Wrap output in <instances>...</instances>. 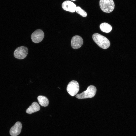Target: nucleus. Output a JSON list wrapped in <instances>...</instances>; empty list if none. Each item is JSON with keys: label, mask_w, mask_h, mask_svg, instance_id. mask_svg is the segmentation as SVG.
Masks as SVG:
<instances>
[{"label": "nucleus", "mask_w": 136, "mask_h": 136, "mask_svg": "<svg viewBox=\"0 0 136 136\" xmlns=\"http://www.w3.org/2000/svg\"><path fill=\"white\" fill-rule=\"evenodd\" d=\"M92 38L94 41L100 47L106 49L110 46V43L106 37L98 33L94 34Z\"/></svg>", "instance_id": "1"}, {"label": "nucleus", "mask_w": 136, "mask_h": 136, "mask_svg": "<svg viewBox=\"0 0 136 136\" xmlns=\"http://www.w3.org/2000/svg\"><path fill=\"white\" fill-rule=\"evenodd\" d=\"M96 91V87L93 85L89 86L87 90L82 93L77 94L76 97L79 99L92 98L95 95Z\"/></svg>", "instance_id": "2"}, {"label": "nucleus", "mask_w": 136, "mask_h": 136, "mask_svg": "<svg viewBox=\"0 0 136 136\" xmlns=\"http://www.w3.org/2000/svg\"><path fill=\"white\" fill-rule=\"evenodd\" d=\"M99 4L101 10L106 13L111 12L115 7L114 3L113 0H100Z\"/></svg>", "instance_id": "3"}, {"label": "nucleus", "mask_w": 136, "mask_h": 136, "mask_svg": "<svg viewBox=\"0 0 136 136\" xmlns=\"http://www.w3.org/2000/svg\"><path fill=\"white\" fill-rule=\"evenodd\" d=\"M79 90V83L75 80L71 81L67 85L66 88L68 93L72 96H74L76 94Z\"/></svg>", "instance_id": "4"}, {"label": "nucleus", "mask_w": 136, "mask_h": 136, "mask_svg": "<svg viewBox=\"0 0 136 136\" xmlns=\"http://www.w3.org/2000/svg\"><path fill=\"white\" fill-rule=\"evenodd\" d=\"M28 53L27 48L26 47L22 46L18 47L15 50L14 55L15 58L21 59L25 58Z\"/></svg>", "instance_id": "5"}, {"label": "nucleus", "mask_w": 136, "mask_h": 136, "mask_svg": "<svg viewBox=\"0 0 136 136\" xmlns=\"http://www.w3.org/2000/svg\"><path fill=\"white\" fill-rule=\"evenodd\" d=\"M44 37V33L41 29H38L35 31L31 34V38L32 41L35 43L41 42Z\"/></svg>", "instance_id": "6"}, {"label": "nucleus", "mask_w": 136, "mask_h": 136, "mask_svg": "<svg viewBox=\"0 0 136 136\" xmlns=\"http://www.w3.org/2000/svg\"><path fill=\"white\" fill-rule=\"evenodd\" d=\"M83 43L82 38L80 36L76 35L72 37L71 40V45L74 49H77L81 47Z\"/></svg>", "instance_id": "7"}, {"label": "nucleus", "mask_w": 136, "mask_h": 136, "mask_svg": "<svg viewBox=\"0 0 136 136\" xmlns=\"http://www.w3.org/2000/svg\"><path fill=\"white\" fill-rule=\"evenodd\" d=\"M62 7L65 10L72 13L75 12L77 7L74 3L70 1H66L63 2L62 4Z\"/></svg>", "instance_id": "8"}, {"label": "nucleus", "mask_w": 136, "mask_h": 136, "mask_svg": "<svg viewBox=\"0 0 136 136\" xmlns=\"http://www.w3.org/2000/svg\"><path fill=\"white\" fill-rule=\"evenodd\" d=\"M22 128V124L19 121L16 122L15 125L10 129V134L12 136H16L21 132Z\"/></svg>", "instance_id": "9"}, {"label": "nucleus", "mask_w": 136, "mask_h": 136, "mask_svg": "<svg viewBox=\"0 0 136 136\" xmlns=\"http://www.w3.org/2000/svg\"><path fill=\"white\" fill-rule=\"evenodd\" d=\"M40 109V107L38 103L34 102L26 110V112L28 114H31L39 111Z\"/></svg>", "instance_id": "10"}, {"label": "nucleus", "mask_w": 136, "mask_h": 136, "mask_svg": "<svg viewBox=\"0 0 136 136\" xmlns=\"http://www.w3.org/2000/svg\"><path fill=\"white\" fill-rule=\"evenodd\" d=\"M39 104L43 107H46L49 104V100L46 97L42 96H39L37 98Z\"/></svg>", "instance_id": "11"}, {"label": "nucleus", "mask_w": 136, "mask_h": 136, "mask_svg": "<svg viewBox=\"0 0 136 136\" xmlns=\"http://www.w3.org/2000/svg\"><path fill=\"white\" fill-rule=\"evenodd\" d=\"M100 28L102 31L107 33L110 32L112 29L111 26L106 22L101 23L100 25Z\"/></svg>", "instance_id": "12"}, {"label": "nucleus", "mask_w": 136, "mask_h": 136, "mask_svg": "<svg viewBox=\"0 0 136 136\" xmlns=\"http://www.w3.org/2000/svg\"><path fill=\"white\" fill-rule=\"evenodd\" d=\"M76 12L84 17L87 16V14L86 12L79 6L77 7L76 9Z\"/></svg>", "instance_id": "13"}, {"label": "nucleus", "mask_w": 136, "mask_h": 136, "mask_svg": "<svg viewBox=\"0 0 136 136\" xmlns=\"http://www.w3.org/2000/svg\"><path fill=\"white\" fill-rule=\"evenodd\" d=\"M71 0V1H76V0Z\"/></svg>", "instance_id": "14"}]
</instances>
